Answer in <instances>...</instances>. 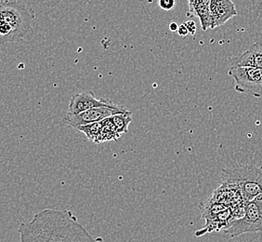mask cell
Instances as JSON below:
<instances>
[{"instance_id":"cell-1","label":"cell","mask_w":262,"mask_h":242,"mask_svg":"<svg viewBox=\"0 0 262 242\" xmlns=\"http://www.w3.org/2000/svg\"><path fill=\"white\" fill-rule=\"evenodd\" d=\"M73 212L44 209L19 227L20 242H67Z\"/></svg>"},{"instance_id":"cell-2","label":"cell","mask_w":262,"mask_h":242,"mask_svg":"<svg viewBox=\"0 0 262 242\" xmlns=\"http://www.w3.org/2000/svg\"><path fill=\"white\" fill-rule=\"evenodd\" d=\"M1 42L15 43L25 39L32 30L35 11L20 1L3 0L0 5Z\"/></svg>"},{"instance_id":"cell-3","label":"cell","mask_w":262,"mask_h":242,"mask_svg":"<svg viewBox=\"0 0 262 242\" xmlns=\"http://www.w3.org/2000/svg\"><path fill=\"white\" fill-rule=\"evenodd\" d=\"M222 182L238 187L245 201H250L262 194V169L250 164L234 163L222 171Z\"/></svg>"},{"instance_id":"cell-4","label":"cell","mask_w":262,"mask_h":242,"mask_svg":"<svg viewBox=\"0 0 262 242\" xmlns=\"http://www.w3.org/2000/svg\"><path fill=\"white\" fill-rule=\"evenodd\" d=\"M262 231V194L245 205L244 215L235 219L224 233L236 237L247 233Z\"/></svg>"},{"instance_id":"cell-5","label":"cell","mask_w":262,"mask_h":242,"mask_svg":"<svg viewBox=\"0 0 262 242\" xmlns=\"http://www.w3.org/2000/svg\"><path fill=\"white\" fill-rule=\"evenodd\" d=\"M235 81V91L243 94L262 97V69L232 65L228 72Z\"/></svg>"},{"instance_id":"cell-6","label":"cell","mask_w":262,"mask_h":242,"mask_svg":"<svg viewBox=\"0 0 262 242\" xmlns=\"http://www.w3.org/2000/svg\"><path fill=\"white\" fill-rule=\"evenodd\" d=\"M126 112H128V110L126 109V106H120V105L117 106H102V107L92 108L78 115L66 114L63 121L67 125L76 129L77 127L84 126L94 122H100L107 117L115 116L117 114L126 113Z\"/></svg>"},{"instance_id":"cell-7","label":"cell","mask_w":262,"mask_h":242,"mask_svg":"<svg viewBox=\"0 0 262 242\" xmlns=\"http://www.w3.org/2000/svg\"><path fill=\"white\" fill-rule=\"evenodd\" d=\"M113 102L107 99L98 98L93 91H83L81 93L75 94L71 98L70 105L68 106L69 115H78L83 112L88 111L92 108L102 107V106H117Z\"/></svg>"},{"instance_id":"cell-8","label":"cell","mask_w":262,"mask_h":242,"mask_svg":"<svg viewBox=\"0 0 262 242\" xmlns=\"http://www.w3.org/2000/svg\"><path fill=\"white\" fill-rule=\"evenodd\" d=\"M238 14L236 8L232 0H211L210 2V16L211 27L215 29L223 26Z\"/></svg>"},{"instance_id":"cell-9","label":"cell","mask_w":262,"mask_h":242,"mask_svg":"<svg viewBox=\"0 0 262 242\" xmlns=\"http://www.w3.org/2000/svg\"><path fill=\"white\" fill-rule=\"evenodd\" d=\"M210 2L211 0H188L189 10L187 16L197 17L200 20L203 31H207L211 27Z\"/></svg>"},{"instance_id":"cell-10","label":"cell","mask_w":262,"mask_h":242,"mask_svg":"<svg viewBox=\"0 0 262 242\" xmlns=\"http://www.w3.org/2000/svg\"><path fill=\"white\" fill-rule=\"evenodd\" d=\"M232 65L250 66L262 69V42L257 41L247 48V51L237 57Z\"/></svg>"},{"instance_id":"cell-11","label":"cell","mask_w":262,"mask_h":242,"mask_svg":"<svg viewBox=\"0 0 262 242\" xmlns=\"http://www.w3.org/2000/svg\"><path fill=\"white\" fill-rule=\"evenodd\" d=\"M67 242H98L88 232L85 227L77 222L76 216L73 217L69 225Z\"/></svg>"},{"instance_id":"cell-12","label":"cell","mask_w":262,"mask_h":242,"mask_svg":"<svg viewBox=\"0 0 262 242\" xmlns=\"http://www.w3.org/2000/svg\"><path fill=\"white\" fill-rule=\"evenodd\" d=\"M101 143L109 141H117L121 135L116 129L112 116L101 120Z\"/></svg>"},{"instance_id":"cell-13","label":"cell","mask_w":262,"mask_h":242,"mask_svg":"<svg viewBox=\"0 0 262 242\" xmlns=\"http://www.w3.org/2000/svg\"><path fill=\"white\" fill-rule=\"evenodd\" d=\"M76 130L85 133L86 138L94 144H101V122H94L84 126H79Z\"/></svg>"},{"instance_id":"cell-14","label":"cell","mask_w":262,"mask_h":242,"mask_svg":"<svg viewBox=\"0 0 262 242\" xmlns=\"http://www.w3.org/2000/svg\"><path fill=\"white\" fill-rule=\"evenodd\" d=\"M112 118L116 126L117 131L122 136L123 134H126L128 131V126L132 121V112L128 111L126 113L117 114L115 116H112Z\"/></svg>"},{"instance_id":"cell-15","label":"cell","mask_w":262,"mask_h":242,"mask_svg":"<svg viewBox=\"0 0 262 242\" xmlns=\"http://www.w3.org/2000/svg\"><path fill=\"white\" fill-rule=\"evenodd\" d=\"M158 4L162 10L169 11L175 9L176 0H158Z\"/></svg>"},{"instance_id":"cell-16","label":"cell","mask_w":262,"mask_h":242,"mask_svg":"<svg viewBox=\"0 0 262 242\" xmlns=\"http://www.w3.org/2000/svg\"><path fill=\"white\" fill-rule=\"evenodd\" d=\"M184 25L186 26L188 30H189V34L191 35H195L196 34V25L193 21H188L185 22Z\"/></svg>"},{"instance_id":"cell-17","label":"cell","mask_w":262,"mask_h":242,"mask_svg":"<svg viewBox=\"0 0 262 242\" xmlns=\"http://www.w3.org/2000/svg\"><path fill=\"white\" fill-rule=\"evenodd\" d=\"M39 3L43 5L48 6V7H55L58 5L61 0H37Z\"/></svg>"},{"instance_id":"cell-18","label":"cell","mask_w":262,"mask_h":242,"mask_svg":"<svg viewBox=\"0 0 262 242\" xmlns=\"http://www.w3.org/2000/svg\"><path fill=\"white\" fill-rule=\"evenodd\" d=\"M177 32L181 36H186L187 35H189V30H188L186 26L184 25V23L182 24L181 26H179V29Z\"/></svg>"},{"instance_id":"cell-19","label":"cell","mask_w":262,"mask_h":242,"mask_svg":"<svg viewBox=\"0 0 262 242\" xmlns=\"http://www.w3.org/2000/svg\"><path fill=\"white\" fill-rule=\"evenodd\" d=\"M168 28H169V30L171 31V32H177L178 29H179V26L177 25L175 22H172L169 24V26H168Z\"/></svg>"}]
</instances>
